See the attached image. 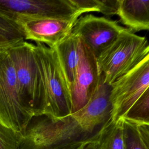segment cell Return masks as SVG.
<instances>
[{
    "mask_svg": "<svg viewBox=\"0 0 149 149\" xmlns=\"http://www.w3.org/2000/svg\"><path fill=\"white\" fill-rule=\"evenodd\" d=\"M0 36L14 44L25 41L24 33L19 24L1 12Z\"/></svg>",
    "mask_w": 149,
    "mask_h": 149,
    "instance_id": "cell-18",
    "label": "cell"
},
{
    "mask_svg": "<svg viewBox=\"0 0 149 149\" xmlns=\"http://www.w3.org/2000/svg\"><path fill=\"white\" fill-rule=\"evenodd\" d=\"M104 16L87 14L79 17L72 32L77 35L97 59L125 29Z\"/></svg>",
    "mask_w": 149,
    "mask_h": 149,
    "instance_id": "cell-7",
    "label": "cell"
},
{
    "mask_svg": "<svg viewBox=\"0 0 149 149\" xmlns=\"http://www.w3.org/2000/svg\"><path fill=\"white\" fill-rule=\"evenodd\" d=\"M94 138V137H93ZM90 141V140H89ZM87 141H84V142H79V143H74L73 144L70 145L69 146L65 147L64 148H62L61 149H81L82 147L83 146V144L86 143Z\"/></svg>",
    "mask_w": 149,
    "mask_h": 149,
    "instance_id": "cell-21",
    "label": "cell"
},
{
    "mask_svg": "<svg viewBox=\"0 0 149 149\" xmlns=\"http://www.w3.org/2000/svg\"><path fill=\"white\" fill-rule=\"evenodd\" d=\"M100 77L96 58L80 38V56L74 83L69 88L72 113L88 102L96 90Z\"/></svg>",
    "mask_w": 149,
    "mask_h": 149,
    "instance_id": "cell-9",
    "label": "cell"
},
{
    "mask_svg": "<svg viewBox=\"0 0 149 149\" xmlns=\"http://www.w3.org/2000/svg\"><path fill=\"white\" fill-rule=\"evenodd\" d=\"M149 55L147 38L125 28L116 40L97 59L100 74L111 85Z\"/></svg>",
    "mask_w": 149,
    "mask_h": 149,
    "instance_id": "cell-4",
    "label": "cell"
},
{
    "mask_svg": "<svg viewBox=\"0 0 149 149\" xmlns=\"http://www.w3.org/2000/svg\"><path fill=\"white\" fill-rule=\"evenodd\" d=\"M116 15L133 33L149 29V1L118 0Z\"/></svg>",
    "mask_w": 149,
    "mask_h": 149,
    "instance_id": "cell-12",
    "label": "cell"
},
{
    "mask_svg": "<svg viewBox=\"0 0 149 149\" xmlns=\"http://www.w3.org/2000/svg\"><path fill=\"white\" fill-rule=\"evenodd\" d=\"M122 118L149 124V88L143 93Z\"/></svg>",
    "mask_w": 149,
    "mask_h": 149,
    "instance_id": "cell-17",
    "label": "cell"
},
{
    "mask_svg": "<svg viewBox=\"0 0 149 149\" xmlns=\"http://www.w3.org/2000/svg\"><path fill=\"white\" fill-rule=\"evenodd\" d=\"M122 119L126 149H149V124Z\"/></svg>",
    "mask_w": 149,
    "mask_h": 149,
    "instance_id": "cell-15",
    "label": "cell"
},
{
    "mask_svg": "<svg viewBox=\"0 0 149 149\" xmlns=\"http://www.w3.org/2000/svg\"><path fill=\"white\" fill-rule=\"evenodd\" d=\"M22 133L3 125L0 122V149H19Z\"/></svg>",
    "mask_w": 149,
    "mask_h": 149,
    "instance_id": "cell-19",
    "label": "cell"
},
{
    "mask_svg": "<svg viewBox=\"0 0 149 149\" xmlns=\"http://www.w3.org/2000/svg\"><path fill=\"white\" fill-rule=\"evenodd\" d=\"M149 88V55L111 85V119L117 120L126 113Z\"/></svg>",
    "mask_w": 149,
    "mask_h": 149,
    "instance_id": "cell-6",
    "label": "cell"
},
{
    "mask_svg": "<svg viewBox=\"0 0 149 149\" xmlns=\"http://www.w3.org/2000/svg\"><path fill=\"white\" fill-rule=\"evenodd\" d=\"M111 85L104 82L100 74L98 86L91 98L72 116L81 127L90 134H95L111 119L112 107L109 100Z\"/></svg>",
    "mask_w": 149,
    "mask_h": 149,
    "instance_id": "cell-11",
    "label": "cell"
},
{
    "mask_svg": "<svg viewBox=\"0 0 149 149\" xmlns=\"http://www.w3.org/2000/svg\"><path fill=\"white\" fill-rule=\"evenodd\" d=\"M0 12L14 20L17 17H79L70 0H0Z\"/></svg>",
    "mask_w": 149,
    "mask_h": 149,
    "instance_id": "cell-8",
    "label": "cell"
},
{
    "mask_svg": "<svg viewBox=\"0 0 149 149\" xmlns=\"http://www.w3.org/2000/svg\"><path fill=\"white\" fill-rule=\"evenodd\" d=\"M70 2L81 15L97 12L111 16L117 13L118 0H70Z\"/></svg>",
    "mask_w": 149,
    "mask_h": 149,
    "instance_id": "cell-16",
    "label": "cell"
},
{
    "mask_svg": "<svg viewBox=\"0 0 149 149\" xmlns=\"http://www.w3.org/2000/svg\"><path fill=\"white\" fill-rule=\"evenodd\" d=\"M78 18L17 17L14 20L22 28L25 40L34 41L53 48L71 33Z\"/></svg>",
    "mask_w": 149,
    "mask_h": 149,
    "instance_id": "cell-10",
    "label": "cell"
},
{
    "mask_svg": "<svg viewBox=\"0 0 149 149\" xmlns=\"http://www.w3.org/2000/svg\"><path fill=\"white\" fill-rule=\"evenodd\" d=\"M93 149H126L123 119H110L95 133Z\"/></svg>",
    "mask_w": 149,
    "mask_h": 149,
    "instance_id": "cell-14",
    "label": "cell"
},
{
    "mask_svg": "<svg viewBox=\"0 0 149 149\" xmlns=\"http://www.w3.org/2000/svg\"><path fill=\"white\" fill-rule=\"evenodd\" d=\"M69 89L74 83L80 56V38L71 33L54 47Z\"/></svg>",
    "mask_w": 149,
    "mask_h": 149,
    "instance_id": "cell-13",
    "label": "cell"
},
{
    "mask_svg": "<svg viewBox=\"0 0 149 149\" xmlns=\"http://www.w3.org/2000/svg\"><path fill=\"white\" fill-rule=\"evenodd\" d=\"M13 44H15L0 36V50L2 49L7 48L9 47H10V45H13Z\"/></svg>",
    "mask_w": 149,
    "mask_h": 149,
    "instance_id": "cell-20",
    "label": "cell"
},
{
    "mask_svg": "<svg viewBox=\"0 0 149 149\" xmlns=\"http://www.w3.org/2000/svg\"><path fill=\"white\" fill-rule=\"evenodd\" d=\"M7 51L14 68L22 104L33 116L44 115V91L34 44L23 41L10 45Z\"/></svg>",
    "mask_w": 149,
    "mask_h": 149,
    "instance_id": "cell-3",
    "label": "cell"
},
{
    "mask_svg": "<svg viewBox=\"0 0 149 149\" xmlns=\"http://www.w3.org/2000/svg\"><path fill=\"white\" fill-rule=\"evenodd\" d=\"M19 149H61L93 139L69 115L60 119L33 116L22 133Z\"/></svg>",
    "mask_w": 149,
    "mask_h": 149,
    "instance_id": "cell-1",
    "label": "cell"
},
{
    "mask_svg": "<svg viewBox=\"0 0 149 149\" xmlns=\"http://www.w3.org/2000/svg\"><path fill=\"white\" fill-rule=\"evenodd\" d=\"M33 115L23 106L7 48L0 50V122L22 133Z\"/></svg>",
    "mask_w": 149,
    "mask_h": 149,
    "instance_id": "cell-5",
    "label": "cell"
},
{
    "mask_svg": "<svg viewBox=\"0 0 149 149\" xmlns=\"http://www.w3.org/2000/svg\"><path fill=\"white\" fill-rule=\"evenodd\" d=\"M95 135H94V138L91 140L87 141L86 143H85L83 144L81 149H93V144L94 140L95 139Z\"/></svg>",
    "mask_w": 149,
    "mask_h": 149,
    "instance_id": "cell-22",
    "label": "cell"
},
{
    "mask_svg": "<svg viewBox=\"0 0 149 149\" xmlns=\"http://www.w3.org/2000/svg\"><path fill=\"white\" fill-rule=\"evenodd\" d=\"M34 53L42 83L44 115L60 119L70 115V91L54 49L36 42Z\"/></svg>",
    "mask_w": 149,
    "mask_h": 149,
    "instance_id": "cell-2",
    "label": "cell"
}]
</instances>
